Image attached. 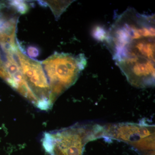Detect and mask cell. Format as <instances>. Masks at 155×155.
<instances>
[{
  "mask_svg": "<svg viewBox=\"0 0 155 155\" xmlns=\"http://www.w3.org/2000/svg\"><path fill=\"white\" fill-rule=\"evenodd\" d=\"M87 134L86 129L79 127L46 134L44 146L52 155H82L83 148L87 140Z\"/></svg>",
  "mask_w": 155,
  "mask_h": 155,
  "instance_id": "277c9868",
  "label": "cell"
},
{
  "mask_svg": "<svg viewBox=\"0 0 155 155\" xmlns=\"http://www.w3.org/2000/svg\"><path fill=\"white\" fill-rule=\"evenodd\" d=\"M86 64V58L82 54L75 56L58 53L42 62L48 79L53 103L57 97L75 83Z\"/></svg>",
  "mask_w": 155,
  "mask_h": 155,
  "instance_id": "7a4b0ae2",
  "label": "cell"
},
{
  "mask_svg": "<svg viewBox=\"0 0 155 155\" xmlns=\"http://www.w3.org/2000/svg\"><path fill=\"white\" fill-rule=\"evenodd\" d=\"M10 2L20 14H24L28 10V5L23 1H11Z\"/></svg>",
  "mask_w": 155,
  "mask_h": 155,
  "instance_id": "52a82bcc",
  "label": "cell"
},
{
  "mask_svg": "<svg viewBox=\"0 0 155 155\" xmlns=\"http://www.w3.org/2000/svg\"><path fill=\"white\" fill-rule=\"evenodd\" d=\"M46 3L50 6L52 10L53 13L56 17H59L68 6L71 4L70 1L69 2H58V1H46Z\"/></svg>",
  "mask_w": 155,
  "mask_h": 155,
  "instance_id": "8992f818",
  "label": "cell"
},
{
  "mask_svg": "<svg viewBox=\"0 0 155 155\" xmlns=\"http://www.w3.org/2000/svg\"><path fill=\"white\" fill-rule=\"evenodd\" d=\"M155 16L129 8L120 14L108 36L116 65L135 87L153 86L155 81Z\"/></svg>",
  "mask_w": 155,
  "mask_h": 155,
  "instance_id": "6da1fadb",
  "label": "cell"
},
{
  "mask_svg": "<svg viewBox=\"0 0 155 155\" xmlns=\"http://www.w3.org/2000/svg\"><path fill=\"white\" fill-rule=\"evenodd\" d=\"M28 54L31 57H36L38 56V51L36 48L31 47H29L28 50Z\"/></svg>",
  "mask_w": 155,
  "mask_h": 155,
  "instance_id": "ba28073f",
  "label": "cell"
},
{
  "mask_svg": "<svg viewBox=\"0 0 155 155\" xmlns=\"http://www.w3.org/2000/svg\"><path fill=\"white\" fill-rule=\"evenodd\" d=\"M107 134L125 141L140 150L154 149L153 128L134 124H119L108 127Z\"/></svg>",
  "mask_w": 155,
  "mask_h": 155,
  "instance_id": "5b68a950",
  "label": "cell"
},
{
  "mask_svg": "<svg viewBox=\"0 0 155 155\" xmlns=\"http://www.w3.org/2000/svg\"><path fill=\"white\" fill-rule=\"evenodd\" d=\"M17 54L22 75L36 100L37 107L41 110L49 109L53 104L51 89L41 63L28 58L20 47L17 50Z\"/></svg>",
  "mask_w": 155,
  "mask_h": 155,
  "instance_id": "3957f363",
  "label": "cell"
}]
</instances>
